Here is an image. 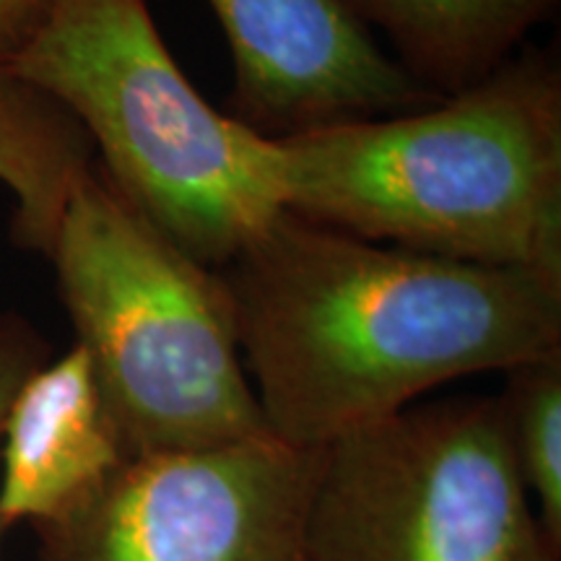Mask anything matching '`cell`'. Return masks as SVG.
Masks as SVG:
<instances>
[{"label":"cell","mask_w":561,"mask_h":561,"mask_svg":"<svg viewBox=\"0 0 561 561\" xmlns=\"http://www.w3.org/2000/svg\"><path fill=\"white\" fill-rule=\"evenodd\" d=\"M273 437L322 450L460 377L561 354V280L284 214L219 271Z\"/></svg>","instance_id":"obj_1"},{"label":"cell","mask_w":561,"mask_h":561,"mask_svg":"<svg viewBox=\"0 0 561 561\" xmlns=\"http://www.w3.org/2000/svg\"><path fill=\"white\" fill-rule=\"evenodd\" d=\"M310 561H559L500 396L405 405L320 450Z\"/></svg>","instance_id":"obj_5"},{"label":"cell","mask_w":561,"mask_h":561,"mask_svg":"<svg viewBox=\"0 0 561 561\" xmlns=\"http://www.w3.org/2000/svg\"><path fill=\"white\" fill-rule=\"evenodd\" d=\"M5 70L53 96L110 185L206 268L284 214L273 138L203 100L146 0H55Z\"/></svg>","instance_id":"obj_3"},{"label":"cell","mask_w":561,"mask_h":561,"mask_svg":"<svg viewBox=\"0 0 561 561\" xmlns=\"http://www.w3.org/2000/svg\"><path fill=\"white\" fill-rule=\"evenodd\" d=\"M94 146L53 96L0 68V185L13 195L11 240L47 257Z\"/></svg>","instance_id":"obj_10"},{"label":"cell","mask_w":561,"mask_h":561,"mask_svg":"<svg viewBox=\"0 0 561 561\" xmlns=\"http://www.w3.org/2000/svg\"><path fill=\"white\" fill-rule=\"evenodd\" d=\"M133 458L79 343L21 385L0 434V525L55 520Z\"/></svg>","instance_id":"obj_8"},{"label":"cell","mask_w":561,"mask_h":561,"mask_svg":"<svg viewBox=\"0 0 561 561\" xmlns=\"http://www.w3.org/2000/svg\"><path fill=\"white\" fill-rule=\"evenodd\" d=\"M53 3L55 0H0V68H9V62L24 50Z\"/></svg>","instance_id":"obj_13"},{"label":"cell","mask_w":561,"mask_h":561,"mask_svg":"<svg viewBox=\"0 0 561 561\" xmlns=\"http://www.w3.org/2000/svg\"><path fill=\"white\" fill-rule=\"evenodd\" d=\"M47 261L133 458L273 437L219 271L167 240L96 161L70 193Z\"/></svg>","instance_id":"obj_4"},{"label":"cell","mask_w":561,"mask_h":561,"mask_svg":"<svg viewBox=\"0 0 561 561\" xmlns=\"http://www.w3.org/2000/svg\"><path fill=\"white\" fill-rule=\"evenodd\" d=\"M53 359L50 343L42 339L37 328L16 312L0 310V434L9 405L32 371ZM3 536V525H0Z\"/></svg>","instance_id":"obj_12"},{"label":"cell","mask_w":561,"mask_h":561,"mask_svg":"<svg viewBox=\"0 0 561 561\" xmlns=\"http://www.w3.org/2000/svg\"><path fill=\"white\" fill-rule=\"evenodd\" d=\"M401 53V66L447 96L486 79L520 50L525 34L551 16L557 0H354Z\"/></svg>","instance_id":"obj_9"},{"label":"cell","mask_w":561,"mask_h":561,"mask_svg":"<svg viewBox=\"0 0 561 561\" xmlns=\"http://www.w3.org/2000/svg\"><path fill=\"white\" fill-rule=\"evenodd\" d=\"M234 60L237 121L268 138L442 100L369 34L354 0H208Z\"/></svg>","instance_id":"obj_7"},{"label":"cell","mask_w":561,"mask_h":561,"mask_svg":"<svg viewBox=\"0 0 561 561\" xmlns=\"http://www.w3.org/2000/svg\"><path fill=\"white\" fill-rule=\"evenodd\" d=\"M504 375L500 403L512 455L546 533L561 546V354Z\"/></svg>","instance_id":"obj_11"},{"label":"cell","mask_w":561,"mask_h":561,"mask_svg":"<svg viewBox=\"0 0 561 561\" xmlns=\"http://www.w3.org/2000/svg\"><path fill=\"white\" fill-rule=\"evenodd\" d=\"M284 210L460 263L561 280V70L515 53L426 107L273 138Z\"/></svg>","instance_id":"obj_2"},{"label":"cell","mask_w":561,"mask_h":561,"mask_svg":"<svg viewBox=\"0 0 561 561\" xmlns=\"http://www.w3.org/2000/svg\"><path fill=\"white\" fill-rule=\"evenodd\" d=\"M320 450L278 437L130 458L87 500L32 525L37 561H310Z\"/></svg>","instance_id":"obj_6"}]
</instances>
